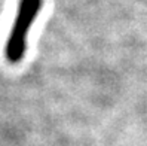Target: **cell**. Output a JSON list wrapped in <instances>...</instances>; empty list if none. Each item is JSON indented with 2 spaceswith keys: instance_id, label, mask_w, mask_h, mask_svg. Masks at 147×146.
I'll list each match as a JSON object with an SVG mask.
<instances>
[{
  "instance_id": "6da1fadb",
  "label": "cell",
  "mask_w": 147,
  "mask_h": 146,
  "mask_svg": "<svg viewBox=\"0 0 147 146\" xmlns=\"http://www.w3.org/2000/svg\"><path fill=\"white\" fill-rule=\"evenodd\" d=\"M43 0H20L12 29L5 43V57L11 64H16L27 52L28 33L42 11Z\"/></svg>"
}]
</instances>
